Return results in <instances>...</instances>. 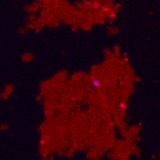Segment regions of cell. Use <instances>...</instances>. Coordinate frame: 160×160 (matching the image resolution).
<instances>
[{"instance_id":"2","label":"cell","mask_w":160,"mask_h":160,"mask_svg":"<svg viewBox=\"0 0 160 160\" xmlns=\"http://www.w3.org/2000/svg\"><path fill=\"white\" fill-rule=\"evenodd\" d=\"M120 107L122 108V109H126V105L124 103H121L120 104Z\"/></svg>"},{"instance_id":"1","label":"cell","mask_w":160,"mask_h":160,"mask_svg":"<svg viewBox=\"0 0 160 160\" xmlns=\"http://www.w3.org/2000/svg\"><path fill=\"white\" fill-rule=\"evenodd\" d=\"M92 85L96 88H100L101 86L100 82L97 79H94L92 81Z\"/></svg>"}]
</instances>
